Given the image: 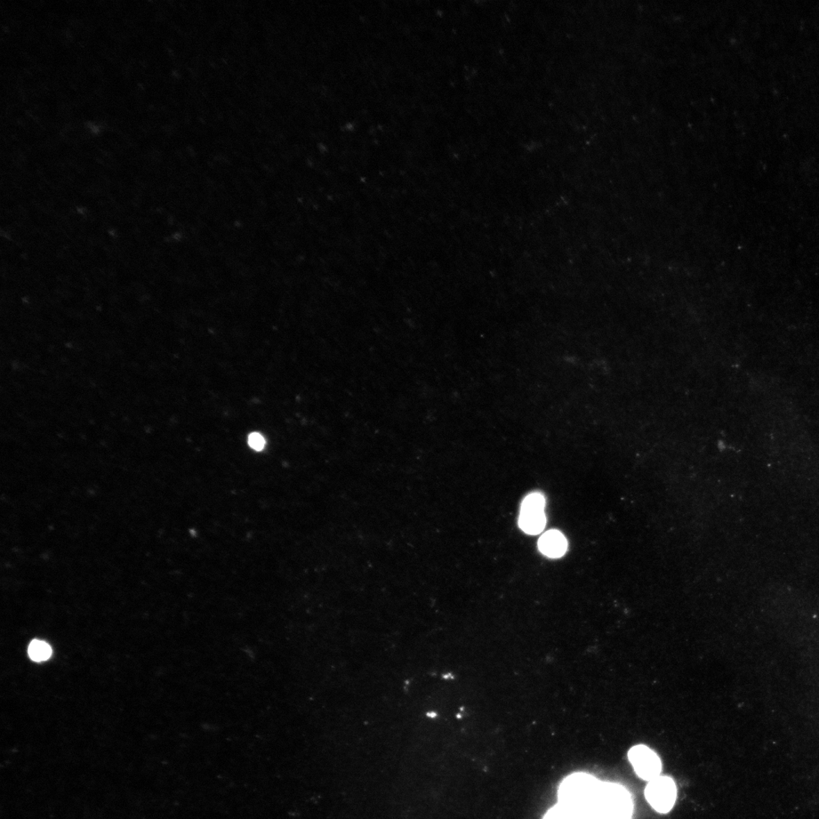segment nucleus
I'll list each match as a JSON object with an SVG mask.
<instances>
[{
  "label": "nucleus",
  "instance_id": "f257e3e1",
  "mask_svg": "<svg viewBox=\"0 0 819 819\" xmlns=\"http://www.w3.org/2000/svg\"><path fill=\"white\" fill-rule=\"evenodd\" d=\"M633 802L622 785L601 782L587 819H631Z\"/></svg>",
  "mask_w": 819,
  "mask_h": 819
},
{
  "label": "nucleus",
  "instance_id": "f03ea898",
  "mask_svg": "<svg viewBox=\"0 0 819 819\" xmlns=\"http://www.w3.org/2000/svg\"><path fill=\"white\" fill-rule=\"evenodd\" d=\"M601 782L587 773L567 776L559 786L558 804L581 814L585 819L595 798Z\"/></svg>",
  "mask_w": 819,
  "mask_h": 819
},
{
  "label": "nucleus",
  "instance_id": "7ed1b4c3",
  "mask_svg": "<svg viewBox=\"0 0 819 819\" xmlns=\"http://www.w3.org/2000/svg\"><path fill=\"white\" fill-rule=\"evenodd\" d=\"M645 797L650 806L658 813H668L676 804V783L671 777L660 775L649 782L645 790Z\"/></svg>",
  "mask_w": 819,
  "mask_h": 819
},
{
  "label": "nucleus",
  "instance_id": "20e7f679",
  "mask_svg": "<svg viewBox=\"0 0 819 819\" xmlns=\"http://www.w3.org/2000/svg\"><path fill=\"white\" fill-rule=\"evenodd\" d=\"M628 758L636 774L644 780L650 782L661 775L662 766L660 758L647 746H633L628 752Z\"/></svg>",
  "mask_w": 819,
  "mask_h": 819
},
{
  "label": "nucleus",
  "instance_id": "39448f33",
  "mask_svg": "<svg viewBox=\"0 0 819 819\" xmlns=\"http://www.w3.org/2000/svg\"><path fill=\"white\" fill-rule=\"evenodd\" d=\"M538 545L543 555L554 558L563 556L567 549L565 537L556 529L544 534Z\"/></svg>",
  "mask_w": 819,
  "mask_h": 819
},
{
  "label": "nucleus",
  "instance_id": "423d86ee",
  "mask_svg": "<svg viewBox=\"0 0 819 819\" xmlns=\"http://www.w3.org/2000/svg\"><path fill=\"white\" fill-rule=\"evenodd\" d=\"M546 525L544 511H520L519 526L527 534H540Z\"/></svg>",
  "mask_w": 819,
  "mask_h": 819
},
{
  "label": "nucleus",
  "instance_id": "0eeeda50",
  "mask_svg": "<svg viewBox=\"0 0 819 819\" xmlns=\"http://www.w3.org/2000/svg\"><path fill=\"white\" fill-rule=\"evenodd\" d=\"M28 655L35 662H44L51 658L52 649L46 642L34 640L29 645Z\"/></svg>",
  "mask_w": 819,
  "mask_h": 819
},
{
  "label": "nucleus",
  "instance_id": "6e6552de",
  "mask_svg": "<svg viewBox=\"0 0 819 819\" xmlns=\"http://www.w3.org/2000/svg\"><path fill=\"white\" fill-rule=\"evenodd\" d=\"M543 819H585L581 814L558 804L545 813Z\"/></svg>",
  "mask_w": 819,
  "mask_h": 819
},
{
  "label": "nucleus",
  "instance_id": "1a4fd4ad",
  "mask_svg": "<svg viewBox=\"0 0 819 819\" xmlns=\"http://www.w3.org/2000/svg\"><path fill=\"white\" fill-rule=\"evenodd\" d=\"M545 497L539 493L527 495L521 504V511H544Z\"/></svg>",
  "mask_w": 819,
  "mask_h": 819
},
{
  "label": "nucleus",
  "instance_id": "9d476101",
  "mask_svg": "<svg viewBox=\"0 0 819 819\" xmlns=\"http://www.w3.org/2000/svg\"><path fill=\"white\" fill-rule=\"evenodd\" d=\"M248 443L254 450L262 451L266 441L263 436L258 432H253L248 438Z\"/></svg>",
  "mask_w": 819,
  "mask_h": 819
},
{
  "label": "nucleus",
  "instance_id": "9b49d317",
  "mask_svg": "<svg viewBox=\"0 0 819 819\" xmlns=\"http://www.w3.org/2000/svg\"><path fill=\"white\" fill-rule=\"evenodd\" d=\"M427 716H428L429 718H432H432H435V717H437V713H435V712H428V713L427 714Z\"/></svg>",
  "mask_w": 819,
  "mask_h": 819
}]
</instances>
